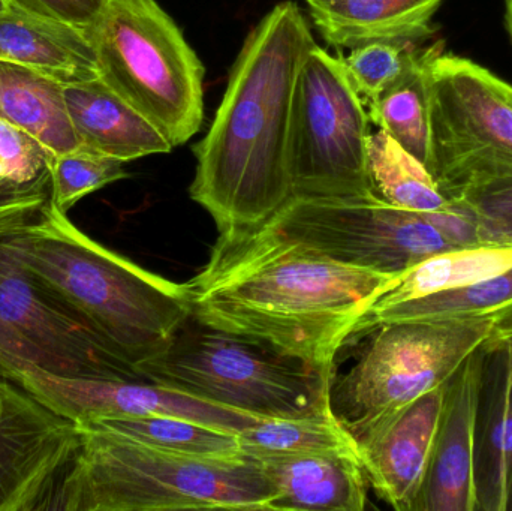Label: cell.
Returning <instances> with one entry per match:
<instances>
[{"label": "cell", "instance_id": "cell-1", "mask_svg": "<svg viewBox=\"0 0 512 511\" xmlns=\"http://www.w3.org/2000/svg\"><path fill=\"white\" fill-rule=\"evenodd\" d=\"M397 276L337 263L262 224L219 236L186 287L201 323L334 371L355 324Z\"/></svg>", "mask_w": 512, "mask_h": 511}, {"label": "cell", "instance_id": "cell-5", "mask_svg": "<svg viewBox=\"0 0 512 511\" xmlns=\"http://www.w3.org/2000/svg\"><path fill=\"white\" fill-rule=\"evenodd\" d=\"M137 371L150 383L261 420L313 416L331 408L334 371L207 326L192 315Z\"/></svg>", "mask_w": 512, "mask_h": 511}, {"label": "cell", "instance_id": "cell-21", "mask_svg": "<svg viewBox=\"0 0 512 511\" xmlns=\"http://www.w3.org/2000/svg\"><path fill=\"white\" fill-rule=\"evenodd\" d=\"M442 194L465 210L483 245L512 246V159L492 152L457 159L435 174Z\"/></svg>", "mask_w": 512, "mask_h": 511}, {"label": "cell", "instance_id": "cell-35", "mask_svg": "<svg viewBox=\"0 0 512 511\" xmlns=\"http://www.w3.org/2000/svg\"><path fill=\"white\" fill-rule=\"evenodd\" d=\"M504 23L512 44V0H504Z\"/></svg>", "mask_w": 512, "mask_h": 511}, {"label": "cell", "instance_id": "cell-14", "mask_svg": "<svg viewBox=\"0 0 512 511\" xmlns=\"http://www.w3.org/2000/svg\"><path fill=\"white\" fill-rule=\"evenodd\" d=\"M448 383L421 396L357 441L367 480L379 498L394 510L417 509L432 461Z\"/></svg>", "mask_w": 512, "mask_h": 511}, {"label": "cell", "instance_id": "cell-15", "mask_svg": "<svg viewBox=\"0 0 512 511\" xmlns=\"http://www.w3.org/2000/svg\"><path fill=\"white\" fill-rule=\"evenodd\" d=\"M484 363L483 347L448 383L429 473L415 511H478L475 461Z\"/></svg>", "mask_w": 512, "mask_h": 511}, {"label": "cell", "instance_id": "cell-25", "mask_svg": "<svg viewBox=\"0 0 512 511\" xmlns=\"http://www.w3.org/2000/svg\"><path fill=\"white\" fill-rule=\"evenodd\" d=\"M367 174L370 195L391 206L418 213L444 212L451 206L426 165L381 129L370 132Z\"/></svg>", "mask_w": 512, "mask_h": 511}, {"label": "cell", "instance_id": "cell-37", "mask_svg": "<svg viewBox=\"0 0 512 511\" xmlns=\"http://www.w3.org/2000/svg\"><path fill=\"white\" fill-rule=\"evenodd\" d=\"M0 180H8L5 177V170H3L2 159H0Z\"/></svg>", "mask_w": 512, "mask_h": 511}, {"label": "cell", "instance_id": "cell-18", "mask_svg": "<svg viewBox=\"0 0 512 511\" xmlns=\"http://www.w3.org/2000/svg\"><path fill=\"white\" fill-rule=\"evenodd\" d=\"M63 93L81 146L123 162L174 149L152 122L101 78L65 84Z\"/></svg>", "mask_w": 512, "mask_h": 511}, {"label": "cell", "instance_id": "cell-28", "mask_svg": "<svg viewBox=\"0 0 512 511\" xmlns=\"http://www.w3.org/2000/svg\"><path fill=\"white\" fill-rule=\"evenodd\" d=\"M243 456L252 459L312 453H358L357 443L333 410L294 419L262 420L239 434Z\"/></svg>", "mask_w": 512, "mask_h": 511}, {"label": "cell", "instance_id": "cell-20", "mask_svg": "<svg viewBox=\"0 0 512 511\" xmlns=\"http://www.w3.org/2000/svg\"><path fill=\"white\" fill-rule=\"evenodd\" d=\"M0 60L71 84L99 78L86 29L9 6L0 14Z\"/></svg>", "mask_w": 512, "mask_h": 511}, {"label": "cell", "instance_id": "cell-6", "mask_svg": "<svg viewBox=\"0 0 512 511\" xmlns=\"http://www.w3.org/2000/svg\"><path fill=\"white\" fill-rule=\"evenodd\" d=\"M86 33L99 78L171 146L198 134L204 122V66L156 0H104Z\"/></svg>", "mask_w": 512, "mask_h": 511}, {"label": "cell", "instance_id": "cell-12", "mask_svg": "<svg viewBox=\"0 0 512 511\" xmlns=\"http://www.w3.org/2000/svg\"><path fill=\"white\" fill-rule=\"evenodd\" d=\"M3 375L26 389L45 407L75 423L164 414L240 434L262 422L258 417L218 407L146 380L66 377L33 363L14 366Z\"/></svg>", "mask_w": 512, "mask_h": 511}, {"label": "cell", "instance_id": "cell-31", "mask_svg": "<svg viewBox=\"0 0 512 511\" xmlns=\"http://www.w3.org/2000/svg\"><path fill=\"white\" fill-rule=\"evenodd\" d=\"M54 158L38 138L0 119V159L9 182L33 185L47 179Z\"/></svg>", "mask_w": 512, "mask_h": 511}, {"label": "cell", "instance_id": "cell-24", "mask_svg": "<svg viewBox=\"0 0 512 511\" xmlns=\"http://www.w3.org/2000/svg\"><path fill=\"white\" fill-rule=\"evenodd\" d=\"M512 308V267L459 290L433 294L387 308H369L352 329L348 344L373 329L400 321H493Z\"/></svg>", "mask_w": 512, "mask_h": 511}, {"label": "cell", "instance_id": "cell-26", "mask_svg": "<svg viewBox=\"0 0 512 511\" xmlns=\"http://www.w3.org/2000/svg\"><path fill=\"white\" fill-rule=\"evenodd\" d=\"M92 423L138 443L177 455L204 459H236L243 456L236 432L183 417L152 414L92 420Z\"/></svg>", "mask_w": 512, "mask_h": 511}, {"label": "cell", "instance_id": "cell-19", "mask_svg": "<svg viewBox=\"0 0 512 511\" xmlns=\"http://www.w3.org/2000/svg\"><path fill=\"white\" fill-rule=\"evenodd\" d=\"M478 417V511L512 510V354L486 348Z\"/></svg>", "mask_w": 512, "mask_h": 511}, {"label": "cell", "instance_id": "cell-9", "mask_svg": "<svg viewBox=\"0 0 512 511\" xmlns=\"http://www.w3.org/2000/svg\"><path fill=\"white\" fill-rule=\"evenodd\" d=\"M265 224L337 263L387 275H402L439 252L460 248L430 213L400 209L372 195L292 198Z\"/></svg>", "mask_w": 512, "mask_h": 511}, {"label": "cell", "instance_id": "cell-30", "mask_svg": "<svg viewBox=\"0 0 512 511\" xmlns=\"http://www.w3.org/2000/svg\"><path fill=\"white\" fill-rule=\"evenodd\" d=\"M125 164L83 146L56 156L51 164V203L68 213L86 195L128 177Z\"/></svg>", "mask_w": 512, "mask_h": 511}, {"label": "cell", "instance_id": "cell-2", "mask_svg": "<svg viewBox=\"0 0 512 511\" xmlns=\"http://www.w3.org/2000/svg\"><path fill=\"white\" fill-rule=\"evenodd\" d=\"M295 2L277 3L246 36L203 140L189 194L219 236L254 230L291 201L289 129L295 84L315 47Z\"/></svg>", "mask_w": 512, "mask_h": 511}, {"label": "cell", "instance_id": "cell-22", "mask_svg": "<svg viewBox=\"0 0 512 511\" xmlns=\"http://www.w3.org/2000/svg\"><path fill=\"white\" fill-rule=\"evenodd\" d=\"M56 78L0 60V119L38 138L54 155L81 147Z\"/></svg>", "mask_w": 512, "mask_h": 511}, {"label": "cell", "instance_id": "cell-33", "mask_svg": "<svg viewBox=\"0 0 512 511\" xmlns=\"http://www.w3.org/2000/svg\"><path fill=\"white\" fill-rule=\"evenodd\" d=\"M9 5L87 29L101 12L104 0H6Z\"/></svg>", "mask_w": 512, "mask_h": 511}, {"label": "cell", "instance_id": "cell-8", "mask_svg": "<svg viewBox=\"0 0 512 511\" xmlns=\"http://www.w3.org/2000/svg\"><path fill=\"white\" fill-rule=\"evenodd\" d=\"M337 53L316 44L298 74L288 144L292 198L370 195L369 114Z\"/></svg>", "mask_w": 512, "mask_h": 511}, {"label": "cell", "instance_id": "cell-17", "mask_svg": "<svg viewBox=\"0 0 512 511\" xmlns=\"http://www.w3.org/2000/svg\"><path fill=\"white\" fill-rule=\"evenodd\" d=\"M444 0H306L313 26L337 51L372 42L424 44Z\"/></svg>", "mask_w": 512, "mask_h": 511}, {"label": "cell", "instance_id": "cell-10", "mask_svg": "<svg viewBox=\"0 0 512 511\" xmlns=\"http://www.w3.org/2000/svg\"><path fill=\"white\" fill-rule=\"evenodd\" d=\"M429 171L480 152L512 159V86L465 57L430 63Z\"/></svg>", "mask_w": 512, "mask_h": 511}, {"label": "cell", "instance_id": "cell-34", "mask_svg": "<svg viewBox=\"0 0 512 511\" xmlns=\"http://www.w3.org/2000/svg\"><path fill=\"white\" fill-rule=\"evenodd\" d=\"M484 347H505L512 354V308L492 321V335Z\"/></svg>", "mask_w": 512, "mask_h": 511}, {"label": "cell", "instance_id": "cell-29", "mask_svg": "<svg viewBox=\"0 0 512 511\" xmlns=\"http://www.w3.org/2000/svg\"><path fill=\"white\" fill-rule=\"evenodd\" d=\"M432 45L381 41L354 48L343 57L352 86L370 104L421 65Z\"/></svg>", "mask_w": 512, "mask_h": 511}, {"label": "cell", "instance_id": "cell-32", "mask_svg": "<svg viewBox=\"0 0 512 511\" xmlns=\"http://www.w3.org/2000/svg\"><path fill=\"white\" fill-rule=\"evenodd\" d=\"M51 203V176L33 185L0 180V237L17 233Z\"/></svg>", "mask_w": 512, "mask_h": 511}, {"label": "cell", "instance_id": "cell-23", "mask_svg": "<svg viewBox=\"0 0 512 511\" xmlns=\"http://www.w3.org/2000/svg\"><path fill=\"white\" fill-rule=\"evenodd\" d=\"M512 267V246H460L439 252L403 272L369 308H387L459 290Z\"/></svg>", "mask_w": 512, "mask_h": 511}, {"label": "cell", "instance_id": "cell-13", "mask_svg": "<svg viewBox=\"0 0 512 511\" xmlns=\"http://www.w3.org/2000/svg\"><path fill=\"white\" fill-rule=\"evenodd\" d=\"M2 239V237H0ZM0 321L38 348L56 374L99 380H144L137 369L96 338L0 242Z\"/></svg>", "mask_w": 512, "mask_h": 511}, {"label": "cell", "instance_id": "cell-27", "mask_svg": "<svg viewBox=\"0 0 512 511\" xmlns=\"http://www.w3.org/2000/svg\"><path fill=\"white\" fill-rule=\"evenodd\" d=\"M444 44L435 42L426 59L408 77L369 104L370 122L406 152L430 167V63Z\"/></svg>", "mask_w": 512, "mask_h": 511}, {"label": "cell", "instance_id": "cell-7", "mask_svg": "<svg viewBox=\"0 0 512 511\" xmlns=\"http://www.w3.org/2000/svg\"><path fill=\"white\" fill-rule=\"evenodd\" d=\"M357 363L334 380L330 405L355 443L445 386L492 335V321H400L376 327Z\"/></svg>", "mask_w": 512, "mask_h": 511}, {"label": "cell", "instance_id": "cell-36", "mask_svg": "<svg viewBox=\"0 0 512 511\" xmlns=\"http://www.w3.org/2000/svg\"><path fill=\"white\" fill-rule=\"evenodd\" d=\"M9 3L6 2V0H0V14H3V12L8 11L9 9Z\"/></svg>", "mask_w": 512, "mask_h": 511}, {"label": "cell", "instance_id": "cell-16", "mask_svg": "<svg viewBox=\"0 0 512 511\" xmlns=\"http://www.w3.org/2000/svg\"><path fill=\"white\" fill-rule=\"evenodd\" d=\"M276 488L271 511H363L367 480L360 455L312 453L255 459Z\"/></svg>", "mask_w": 512, "mask_h": 511}, {"label": "cell", "instance_id": "cell-11", "mask_svg": "<svg viewBox=\"0 0 512 511\" xmlns=\"http://www.w3.org/2000/svg\"><path fill=\"white\" fill-rule=\"evenodd\" d=\"M80 429L0 374V511H50Z\"/></svg>", "mask_w": 512, "mask_h": 511}, {"label": "cell", "instance_id": "cell-4", "mask_svg": "<svg viewBox=\"0 0 512 511\" xmlns=\"http://www.w3.org/2000/svg\"><path fill=\"white\" fill-rule=\"evenodd\" d=\"M80 447L50 511H271L276 488L255 459H204L77 423Z\"/></svg>", "mask_w": 512, "mask_h": 511}, {"label": "cell", "instance_id": "cell-3", "mask_svg": "<svg viewBox=\"0 0 512 511\" xmlns=\"http://www.w3.org/2000/svg\"><path fill=\"white\" fill-rule=\"evenodd\" d=\"M0 242L135 369L161 353L191 315L186 284L155 275L90 239L53 203L32 224Z\"/></svg>", "mask_w": 512, "mask_h": 511}]
</instances>
